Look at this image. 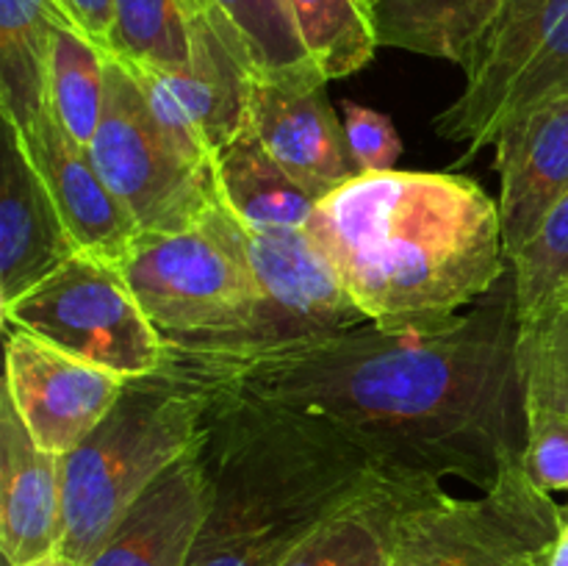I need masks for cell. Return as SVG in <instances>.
<instances>
[{"label": "cell", "instance_id": "obj_7", "mask_svg": "<svg viewBox=\"0 0 568 566\" xmlns=\"http://www.w3.org/2000/svg\"><path fill=\"white\" fill-rule=\"evenodd\" d=\"M464 72L436 131L475 153L516 117L568 94V0H505Z\"/></svg>", "mask_w": 568, "mask_h": 566}, {"label": "cell", "instance_id": "obj_9", "mask_svg": "<svg viewBox=\"0 0 568 566\" xmlns=\"http://www.w3.org/2000/svg\"><path fill=\"white\" fill-rule=\"evenodd\" d=\"M3 325L122 377L153 375L166 344L128 286L120 264L78 253L59 272L3 309Z\"/></svg>", "mask_w": 568, "mask_h": 566}, {"label": "cell", "instance_id": "obj_5", "mask_svg": "<svg viewBox=\"0 0 568 566\" xmlns=\"http://www.w3.org/2000/svg\"><path fill=\"white\" fill-rule=\"evenodd\" d=\"M120 270L164 344L231 347L258 314L247 231L222 200L197 225L139 233Z\"/></svg>", "mask_w": 568, "mask_h": 566}, {"label": "cell", "instance_id": "obj_3", "mask_svg": "<svg viewBox=\"0 0 568 566\" xmlns=\"http://www.w3.org/2000/svg\"><path fill=\"white\" fill-rule=\"evenodd\" d=\"M209 508L189 566H283L325 522L410 488L320 416L216 388L200 442Z\"/></svg>", "mask_w": 568, "mask_h": 566}, {"label": "cell", "instance_id": "obj_32", "mask_svg": "<svg viewBox=\"0 0 568 566\" xmlns=\"http://www.w3.org/2000/svg\"><path fill=\"white\" fill-rule=\"evenodd\" d=\"M549 566H568V505H564V522H560V536L555 542Z\"/></svg>", "mask_w": 568, "mask_h": 566}, {"label": "cell", "instance_id": "obj_15", "mask_svg": "<svg viewBox=\"0 0 568 566\" xmlns=\"http://www.w3.org/2000/svg\"><path fill=\"white\" fill-rule=\"evenodd\" d=\"M505 255H514L568 194V94L547 100L494 139Z\"/></svg>", "mask_w": 568, "mask_h": 566}, {"label": "cell", "instance_id": "obj_30", "mask_svg": "<svg viewBox=\"0 0 568 566\" xmlns=\"http://www.w3.org/2000/svg\"><path fill=\"white\" fill-rule=\"evenodd\" d=\"M344 133H347L349 155L358 175L394 170L403 142H399L394 122L375 109L358 103H344Z\"/></svg>", "mask_w": 568, "mask_h": 566}, {"label": "cell", "instance_id": "obj_13", "mask_svg": "<svg viewBox=\"0 0 568 566\" xmlns=\"http://www.w3.org/2000/svg\"><path fill=\"white\" fill-rule=\"evenodd\" d=\"M247 122L281 170L316 203L358 175L325 87L253 81Z\"/></svg>", "mask_w": 568, "mask_h": 566}, {"label": "cell", "instance_id": "obj_24", "mask_svg": "<svg viewBox=\"0 0 568 566\" xmlns=\"http://www.w3.org/2000/svg\"><path fill=\"white\" fill-rule=\"evenodd\" d=\"M242 39L258 81L325 87V75L305 50L288 0H214Z\"/></svg>", "mask_w": 568, "mask_h": 566}, {"label": "cell", "instance_id": "obj_26", "mask_svg": "<svg viewBox=\"0 0 568 566\" xmlns=\"http://www.w3.org/2000/svg\"><path fill=\"white\" fill-rule=\"evenodd\" d=\"M305 50L325 81L364 70L377 50L369 9L361 0H288Z\"/></svg>", "mask_w": 568, "mask_h": 566}, {"label": "cell", "instance_id": "obj_28", "mask_svg": "<svg viewBox=\"0 0 568 566\" xmlns=\"http://www.w3.org/2000/svg\"><path fill=\"white\" fill-rule=\"evenodd\" d=\"M519 361L527 408L568 414V303L521 325Z\"/></svg>", "mask_w": 568, "mask_h": 566}, {"label": "cell", "instance_id": "obj_27", "mask_svg": "<svg viewBox=\"0 0 568 566\" xmlns=\"http://www.w3.org/2000/svg\"><path fill=\"white\" fill-rule=\"evenodd\" d=\"M519 320H538L568 300V194L508 259Z\"/></svg>", "mask_w": 568, "mask_h": 566}, {"label": "cell", "instance_id": "obj_2", "mask_svg": "<svg viewBox=\"0 0 568 566\" xmlns=\"http://www.w3.org/2000/svg\"><path fill=\"white\" fill-rule=\"evenodd\" d=\"M305 228L369 322L388 331L444 325L508 272L499 205L453 172L355 175Z\"/></svg>", "mask_w": 568, "mask_h": 566}, {"label": "cell", "instance_id": "obj_23", "mask_svg": "<svg viewBox=\"0 0 568 566\" xmlns=\"http://www.w3.org/2000/svg\"><path fill=\"white\" fill-rule=\"evenodd\" d=\"M109 59L131 72H181L192 61V0H114Z\"/></svg>", "mask_w": 568, "mask_h": 566}, {"label": "cell", "instance_id": "obj_19", "mask_svg": "<svg viewBox=\"0 0 568 566\" xmlns=\"http://www.w3.org/2000/svg\"><path fill=\"white\" fill-rule=\"evenodd\" d=\"M55 28H72L59 0H0V109L22 137L48 114Z\"/></svg>", "mask_w": 568, "mask_h": 566}, {"label": "cell", "instance_id": "obj_22", "mask_svg": "<svg viewBox=\"0 0 568 566\" xmlns=\"http://www.w3.org/2000/svg\"><path fill=\"white\" fill-rule=\"evenodd\" d=\"M436 492H392L355 505L305 538L283 566H392L399 516L410 503Z\"/></svg>", "mask_w": 568, "mask_h": 566}, {"label": "cell", "instance_id": "obj_33", "mask_svg": "<svg viewBox=\"0 0 568 566\" xmlns=\"http://www.w3.org/2000/svg\"><path fill=\"white\" fill-rule=\"evenodd\" d=\"M28 566H78V564H75V560L67 558V555L53 553V555H48V558H42V560H33V564H28Z\"/></svg>", "mask_w": 568, "mask_h": 566}, {"label": "cell", "instance_id": "obj_20", "mask_svg": "<svg viewBox=\"0 0 568 566\" xmlns=\"http://www.w3.org/2000/svg\"><path fill=\"white\" fill-rule=\"evenodd\" d=\"M214 181L222 205L242 222L244 231L305 228L316 209V200L281 170L250 122L216 155Z\"/></svg>", "mask_w": 568, "mask_h": 566}, {"label": "cell", "instance_id": "obj_14", "mask_svg": "<svg viewBox=\"0 0 568 566\" xmlns=\"http://www.w3.org/2000/svg\"><path fill=\"white\" fill-rule=\"evenodd\" d=\"M0 170V309H6L75 259L81 247L9 120H3Z\"/></svg>", "mask_w": 568, "mask_h": 566}, {"label": "cell", "instance_id": "obj_4", "mask_svg": "<svg viewBox=\"0 0 568 566\" xmlns=\"http://www.w3.org/2000/svg\"><path fill=\"white\" fill-rule=\"evenodd\" d=\"M216 386L164 358L131 377L98 427L61 458L64 514L59 553L87 564L131 505L209 431Z\"/></svg>", "mask_w": 568, "mask_h": 566}, {"label": "cell", "instance_id": "obj_1", "mask_svg": "<svg viewBox=\"0 0 568 566\" xmlns=\"http://www.w3.org/2000/svg\"><path fill=\"white\" fill-rule=\"evenodd\" d=\"M519 336L508 270L436 327L364 322L255 350L166 344V358L216 388L331 422L403 486L444 488L458 477L486 492L525 453Z\"/></svg>", "mask_w": 568, "mask_h": 566}, {"label": "cell", "instance_id": "obj_35", "mask_svg": "<svg viewBox=\"0 0 568 566\" xmlns=\"http://www.w3.org/2000/svg\"><path fill=\"white\" fill-rule=\"evenodd\" d=\"M566 303H568V300H566Z\"/></svg>", "mask_w": 568, "mask_h": 566}, {"label": "cell", "instance_id": "obj_17", "mask_svg": "<svg viewBox=\"0 0 568 566\" xmlns=\"http://www.w3.org/2000/svg\"><path fill=\"white\" fill-rule=\"evenodd\" d=\"M20 139L81 253L120 264L136 242L139 228L92 164L89 150L72 142L50 111L37 131L20 133Z\"/></svg>", "mask_w": 568, "mask_h": 566}, {"label": "cell", "instance_id": "obj_34", "mask_svg": "<svg viewBox=\"0 0 568 566\" xmlns=\"http://www.w3.org/2000/svg\"><path fill=\"white\" fill-rule=\"evenodd\" d=\"M361 3H364V6H366V9H369V6H372V3H375V0H361Z\"/></svg>", "mask_w": 568, "mask_h": 566}, {"label": "cell", "instance_id": "obj_16", "mask_svg": "<svg viewBox=\"0 0 568 566\" xmlns=\"http://www.w3.org/2000/svg\"><path fill=\"white\" fill-rule=\"evenodd\" d=\"M61 458L33 442L9 394H0V549L9 566H28L59 553Z\"/></svg>", "mask_w": 568, "mask_h": 566}, {"label": "cell", "instance_id": "obj_11", "mask_svg": "<svg viewBox=\"0 0 568 566\" xmlns=\"http://www.w3.org/2000/svg\"><path fill=\"white\" fill-rule=\"evenodd\" d=\"M247 253L261 289L258 314L242 342L211 350L275 347L369 322L308 228L247 231Z\"/></svg>", "mask_w": 568, "mask_h": 566}, {"label": "cell", "instance_id": "obj_8", "mask_svg": "<svg viewBox=\"0 0 568 566\" xmlns=\"http://www.w3.org/2000/svg\"><path fill=\"white\" fill-rule=\"evenodd\" d=\"M89 155L139 233H175L220 205L214 170L197 164L161 125L142 83L105 64V100Z\"/></svg>", "mask_w": 568, "mask_h": 566}, {"label": "cell", "instance_id": "obj_31", "mask_svg": "<svg viewBox=\"0 0 568 566\" xmlns=\"http://www.w3.org/2000/svg\"><path fill=\"white\" fill-rule=\"evenodd\" d=\"M81 37L109 55L111 28H114V0H59Z\"/></svg>", "mask_w": 568, "mask_h": 566}, {"label": "cell", "instance_id": "obj_18", "mask_svg": "<svg viewBox=\"0 0 568 566\" xmlns=\"http://www.w3.org/2000/svg\"><path fill=\"white\" fill-rule=\"evenodd\" d=\"M209 508L200 449L172 464L83 566H189Z\"/></svg>", "mask_w": 568, "mask_h": 566}, {"label": "cell", "instance_id": "obj_21", "mask_svg": "<svg viewBox=\"0 0 568 566\" xmlns=\"http://www.w3.org/2000/svg\"><path fill=\"white\" fill-rule=\"evenodd\" d=\"M505 0H375L377 48L410 50L464 67Z\"/></svg>", "mask_w": 568, "mask_h": 566}, {"label": "cell", "instance_id": "obj_6", "mask_svg": "<svg viewBox=\"0 0 568 566\" xmlns=\"http://www.w3.org/2000/svg\"><path fill=\"white\" fill-rule=\"evenodd\" d=\"M564 505L519 464L477 497L447 488L416 499L399 516L392 566H549Z\"/></svg>", "mask_w": 568, "mask_h": 566}, {"label": "cell", "instance_id": "obj_25", "mask_svg": "<svg viewBox=\"0 0 568 566\" xmlns=\"http://www.w3.org/2000/svg\"><path fill=\"white\" fill-rule=\"evenodd\" d=\"M109 55L72 28H55L48 67V111L61 131L89 150L105 100Z\"/></svg>", "mask_w": 568, "mask_h": 566}, {"label": "cell", "instance_id": "obj_10", "mask_svg": "<svg viewBox=\"0 0 568 566\" xmlns=\"http://www.w3.org/2000/svg\"><path fill=\"white\" fill-rule=\"evenodd\" d=\"M131 75L142 83L161 125L209 170L247 125L250 92L258 81L242 39L214 0H192V61L186 70Z\"/></svg>", "mask_w": 568, "mask_h": 566}, {"label": "cell", "instance_id": "obj_12", "mask_svg": "<svg viewBox=\"0 0 568 566\" xmlns=\"http://www.w3.org/2000/svg\"><path fill=\"white\" fill-rule=\"evenodd\" d=\"M128 377L6 325L3 392L42 449L67 455L103 422Z\"/></svg>", "mask_w": 568, "mask_h": 566}, {"label": "cell", "instance_id": "obj_29", "mask_svg": "<svg viewBox=\"0 0 568 566\" xmlns=\"http://www.w3.org/2000/svg\"><path fill=\"white\" fill-rule=\"evenodd\" d=\"M521 469L541 492H568V414L527 408V442Z\"/></svg>", "mask_w": 568, "mask_h": 566}]
</instances>
